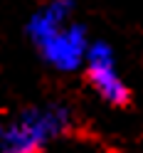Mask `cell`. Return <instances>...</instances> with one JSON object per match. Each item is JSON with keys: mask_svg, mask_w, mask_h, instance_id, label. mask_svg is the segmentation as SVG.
I'll return each mask as SVG.
<instances>
[{"mask_svg": "<svg viewBox=\"0 0 143 153\" xmlns=\"http://www.w3.org/2000/svg\"><path fill=\"white\" fill-rule=\"evenodd\" d=\"M69 13H72V0H50L47 5H42L32 15L30 25H27V32L35 40V45L44 42L54 32H59L67 22V17H69Z\"/></svg>", "mask_w": 143, "mask_h": 153, "instance_id": "obj_4", "label": "cell"}, {"mask_svg": "<svg viewBox=\"0 0 143 153\" xmlns=\"http://www.w3.org/2000/svg\"><path fill=\"white\" fill-rule=\"evenodd\" d=\"M87 82L91 84V89L99 97L119 109H128L131 106V89L123 84V79L113 72V54L111 47L106 42H96L87 47Z\"/></svg>", "mask_w": 143, "mask_h": 153, "instance_id": "obj_2", "label": "cell"}, {"mask_svg": "<svg viewBox=\"0 0 143 153\" xmlns=\"http://www.w3.org/2000/svg\"><path fill=\"white\" fill-rule=\"evenodd\" d=\"M37 47L52 67L62 72H72L87 57V32H84L82 25H67L52 37H47L44 42H40Z\"/></svg>", "mask_w": 143, "mask_h": 153, "instance_id": "obj_3", "label": "cell"}, {"mask_svg": "<svg viewBox=\"0 0 143 153\" xmlns=\"http://www.w3.org/2000/svg\"><path fill=\"white\" fill-rule=\"evenodd\" d=\"M72 126V111L62 104L30 106L0 123V153H42L52 138Z\"/></svg>", "mask_w": 143, "mask_h": 153, "instance_id": "obj_1", "label": "cell"}]
</instances>
